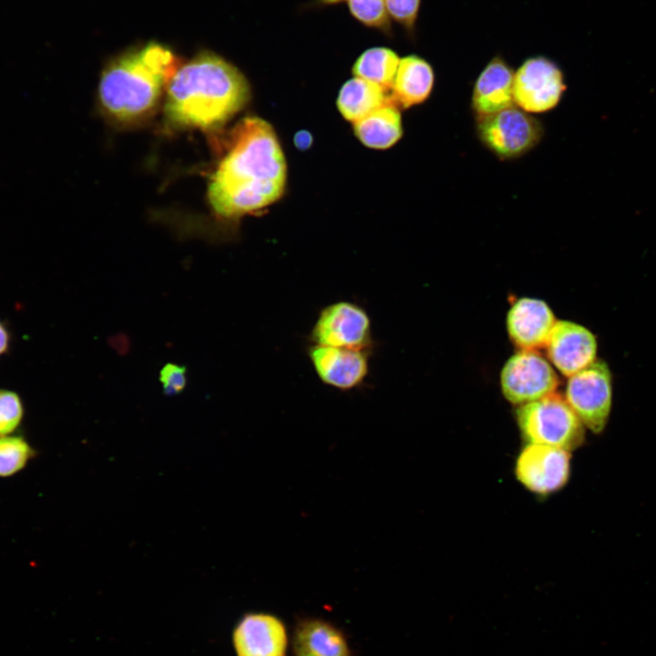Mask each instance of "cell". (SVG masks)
<instances>
[{
	"label": "cell",
	"instance_id": "1",
	"mask_svg": "<svg viewBox=\"0 0 656 656\" xmlns=\"http://www.w3.org/2000/svg\"><path fill=\"white\" fill-rule=\"evenodd\" d=\"M286 178L285 157L272 125L245 118L230 134L227 152L209 184V200L219 216L238 218L277 201Z\"/></svg>",
	"mask_w": 656,
	"mask_h": 656
},
{
	"label": "cell",
	"instance_id": "2",
	"mask_svg": "<svg viewBox=\"0 0 656 656\" xmlns=\"http://www.w3.org/2000/svg\"><path fill=\"white\" fill-rule=\"evenodd\" d=\"M165 113L180 127L213 129L248 103L251 87L231 63L212 52H200L179 67L168 84Z\"/></svg>",
	"mask_w": 656,
	"mask_h": 656
},
{
	"label": "cell",
	"instance_id": "3",
	"mask_svg": "<svg viewBox=\"0 0 656 656\" xmlns=\"http://www.w3.org/2000/svg\"><path fill=\"white\" fill-rule=\"evenodd\" d=\"M179 67L175 54L158 43L125 53L103 71L98 87L100 102L117 119L143 117L157 105Z\"/></svg>",
	"mask_w": 656,
	"mask_h": 656
},
{
	"label": "cell",
	"instance_id": "4",
	"mask_svg": "<svg viewBox=\"0 0 656 656\" xmlns=\"http://www.w3.org/2000/svg\"><path fill=\"white\" fill-rule=\"evenodd\" d=\"M520 433L528 444L571 451L583 444L585 426L565 397L553 393L519 405L516 412Z\"/></svg>",
	"mask_w": 656,
	"mask_h": 656
},
{
	"label": "cell",
	"instance_id": "5",
	"mask_svg": "<svg viewBox=\"0 0 656 656\" xmlns=\"http://www.w3.org/2000/svg\"><path fill=\"white\" fill-rule=\"evenodd\" d=\"M477 135L482 144L501 159L519 158L541 140L542 124L514 105L477 118Z\"/></svg>",
	"mask_w": 656,
	"mask_h": 656
},
{
	"label": "cell",
	"instance_id": "6",
	"mask_svg": "<svg viewBox=\"0 0 656 656\" xmlns=\"http://www.w3.org/2000/svg\"><path fill=\"white\" fill-rule=\"evenodd\" d=\"M565 399L586 428L594 434L601 433L612 405L611 374L607 364L596 360L570 375Z\"/></svg>",
	"mask_w": 656,
	"mask_h": 656
},
{
	"label": "cell",
	"instance_id": "7",
	"mask_svg": "<svg viewBox=\"0 0 656 656\" xmlns=\"http://www.w3.org/2000/svg\"><path fill=\"white\" fill-rule=\"evenodd\" d=\"M310 339L313 344L370 351L373 343L371 319L360 305L338 301L322 309Z\"/></svg>",
	"mask_w": 656,
	"mask_h": 656
},
{
	"label": "cell",
	"instance_id": "8",
	"mask_svg": "<svg viewBox=\"0 0 656 656\" xmlns=\"http://www.w3.org/2000/svg\"><path fill=\"white\" fill-rule=\"evenodd\" d=\"M500 384L506 399L519 406L555 393L559 379L549 362L537 351L521 350L506 362Z\"/></svg>",
	"mask_w": 656,
	"mask_h": 656
},
{
	"label": "cell",
	"instance_id": "9",
	"mask_svg": "<svg viewBox=\"0 0 656 656\" xmlns=\"http://www.w3.org/2000/svg\"><path fill=\"white\" fill-rule=\"evenodd\" d=\"M565 89L562 71L546 57L526 60L514 74V102L526 112L542 113L554 108Z\"/></svg>",
	"mask_w": 656,
	"mask_h": 656
},
{
	"label": "cell",
	"instance_id": "10",
	"mask_svg": "<svg viewBox=\"0 0 656 656\" xmlns=\"http://www.w3.org/2000/svg\"><path fill=\"white\" fill-rule=\"evenodd\" d=\"M515 474L528 490L548 495L562 488L570 474V454L562 448L528 444L517 458Z\"/></svg>",
	"mask_w": 656,
	"mask_h": 656
},
{
	"label": "cell",
	"instance_id": "11",
	"mask_svg": "<svg viewBox=\"0 0 656 656\" xmlns=\"http://www.w3.org/2000/svg\"><path fill=\"white\" fill-rule=\"evenodd\" d=\"M232 645L236 656H285L287 629L272 613L249 612L234 626Z\"/></svg>",
	"mask_w": 656,
	"mask_h": 656
},
{
	"label": "cell",
	"instance_id": "12",
	"mask_svg": "<svg viewBox=\"0 0 656 656\" xmlns=\"http://www.w3.org/2000/svg\"><path fill=\"white\" fill-rule=\"evenodd\" d=\"M308 356L314 372L325 384L339 390L361 385L369 371V351L313 344Z\"/></svg>",
	"mask_w": 656,
	"mask_h": 656
},
{
	"label": "cell",
	"instance_id": "13",
	"mask_svg": "<svg viewBox=\"0 0 656 656\" xmlns=\"http://www.w3.org/2000/svg\"><path fill=\"white\" fill-rule=\"evenodd\" d=\"M545 347L550 363L568 377L596 361L595 335L570 321L556 322Z\"/></svg>",
	"mask_w": 656,
	"mask_h": 656
},
{
	"label": "cell",
	"instance_id": "14",
	"mask_svg": "<svg viewBox=\"0 0 656 656\" xmlns=\"http://www.w3.org/2000/svg\"><path fill=\"white\" fill-rule=\"evenodd\" d=\"M556 318L542 300L520 298L507 315V330L512 343L520 350L536 351L546 346Z\"/></svg>",
	"mask_w": 656,
	"mask_h": 656
},
{
	"label": "cell",
	"instance_id": "15",
	"mask_svg": "<svg viewBox=\"0 0 656 656\" xmlns=\"http://www.w3.org/2000/svg\"><path fill=\"white\" fill-rule=\"evenodd\" d=\"M514 72L500 57H494L474 86L472 108L477 117L490 115L514 105Z\"/></svg>",
	"mask_w": 656,
	"mask_h": 656
},
{
	"label": "cell",
	"instance_id": "16",
	"mask_svg": "<svg viewBox=\"0 0 656 656\" xmlns=\"http://www.w3.org/2000/svg\"><path fill=\"white\" fill-rule=\"evenodd\" d=\"M292 645L295 656H353L344 633L320 618L297 620Z\"/></svg>",
	"mask_w": 656,
	"mask_h": 656
},
{
	"label": "cell",
	"instance_id": "17",
	"mask_svg": "<svg viewBox=\"0 0 656 656\" xmlns=\"http://www.w3.org/2000/svg\"><path fill=\"white\" fill-rule=\"evenodd\" d=\"M435 81L431 65L424 58L410 55L400 58L392 87L391 100L403 108L425 101Z\"/></svg>",
	"mask_w": 656,
	"mask_h": 656
},
{
	"label": "cell",
	"instance_id": "18",
	"mask_svg": "<svg viewBox=\"0 0 656 656\" xmlns=\"http://www.w3.org/2000/svg\"><path fill=\"white\" fill-rule=\"evenodd\" d=\"M358 139L366 147L384 149L395 145L403 135L399 107L391 99L354 123Z\"/></svg>",
	"mask_w": 656,
	"mask_h": 656
},
{
	"label": "cell",
	"instance_id": "19",
	"mask_svg": "<svg viewBox=\"0 0 656 656\" xmlns=\"http://www.w3.org/2000/svg\"><path fill=\"white\" fill-rule=\"evenodd\" d=\"M389 99L390 94L379 85L354 77L343 85L336 104L343 117L355 123Z\"/></svg>",
	"mask_w": 656,
	"mask_h": 656
},
{
	"label": "cell",
	"instance_id": "20",
	"mask_svg": "<svg viewBox=\"0 0 656 656\" xmlns=\"http://www.w3.org/2000/svg\"><path fill=\"white\" fill-rule=\"evenodd\" d=\"M400 57L390 47L374 46L363 51L355 59L352 72L355 77L374 82L386 92L392 90Z\"/></svg>",
	"mask_w": 656,
	"mask_h": 656
},
{
	"label": "cell",
	"instance_id": "21",
	"mask_svg": "<svg viewBox=\"0 0 656 656\" xmlns=\"http://www.w3.org/2000/svg\"><path fill=\"white\" fill-rule=\"evenodd\" d=\"M351 16L366 28L384 36H394L392 20L384 0H345Z\"/></svg>",
	"mask_w": 656,
	"mask_h": 656
},
{
	"label": "cell",
	"instance_id": "22",
	"mask_svg": "<svg viewBox=\"0 0 656 656\" xmlns=\"http://www.w3.org/2000/svg\"><path fill=\"white\" fill-rule=\"evenodd\" d=\"M36 456V449L23 436H1L0 477H9L19 473Z\"/></svg>",
	"mask_w": 656,
	"mask_h": 656
},
{
	"label": "cell",
	"instance_id": "23",
	"mask_svg": "<svg viewBox=\"0 0 656 656\" xmlns=\"http://www.w3.org/2000/svg\"><path fill=\"white\" fill-rule=\"evenodd\" d=\"M24 417L20 396L14 391L0 389V437L13 435Z\"/></svg>",
	"mask_w": 656,
	"mask_h": 656
},
{
	"label": "cell",
	"instance_id": "24",
	"mask_svg": "<svg viewBox=\"0 0 656 656\" xmlns=\"http://www.w3.org/2000/svg\"><path fill=\"white\" fill-rule=\"evenodd\" d=\"M388 15L408 35L414 34L421 0H384Z\"/></svg>",
	"mask_w": 656,
	"mask_h": 656
},
{
	"label": "cell",
	"instance_id": "25",
	"mask_svg": "<svg viewBox=\"0 0 656 656\" xmlns=\"http://www.w3.org/2000/svg\"><path fill=\"white\" fill-rule=\"evenodd\" d=\"M187 369L173 363L166 364L159 371V381L164 393L173 395L181 393L187 385Z\"/></svg>",
	"mask_w": 656,
	"mask_h": 656
},
{
	"label": "cell",
	"instance_id": "26",
	"mask_svg": "<svg viewBox=\"0 0 656 656\" xmlns=\"http://www.w3.org/2000/svg\"><path fill=\"white\" fill-rule=\"evenodd\" d=\"M313 142L311 134L307 131H299L294 137V143L300 149H307Z\"/></svg>",
	"mask_w": 656,
	"mask_h": 656
},
{
	"label": "cell",
	"instance_id": "27",
	"mask_svg": "<svg viewBox=\"0 0 656 656\" xmlns=\"http://www.w3.org/2000/svg\"><path fill=\"white\" fill-rule=\"evenodd\" d=\"M9 333L0 321V355L6 352L9 346Z\"/></svg>",
	"mask_w": 656,
	"mask_h": 656
},
{
	"label": "cell",
	"instance_id": "28",
	"mask_svg": "<svg viewBox=\"0 0 656 656\" xmlns=\"http://www.w3.org/2000/svg\"><path fill=\"white\" fill-rule=\"evenodd\" d=\"M345 0H314L313 5L315 6H329L338 5Z\"/></svg>",
	"mask_w": 656,
	"mask_h": 656
}]
</instances>
